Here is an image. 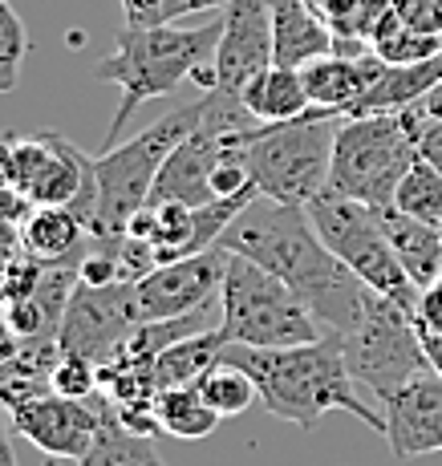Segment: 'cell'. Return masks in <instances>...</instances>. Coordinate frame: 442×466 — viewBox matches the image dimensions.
<instances>
[{"mask_svg":"<svg viewBox=\"0 0 442 466\" xmlns=\"http://www.w3.org/2000/svg\"><path fill=\"white\" fill-rule=\"evenodd\" d=\"M220 248L252 259L264 272H272L276 280H284L309 304L324 337L349 333L374 300V289L357 280L324 248V239L313 228L309 208H296V203H276L256 195L220 236Z\"/></svg>","mask_w":442,"mask_h":466,"instance_id":"6da1fadb","label":"cell"},{"mask_svg":"<svg viewBox=\"0 0 442 466\" xmlns=\"http://www.w3.org/2000/svg\"><path fill=\"white\" fill-rule=\"evenodd\" d=\"M223 361L240 365L256 381L260 406L276 422L313 430L329 414H354L362 426L385 434V414H374L357 398V381L345 365L337 337H321L293 349H243L228 345Z\"/></svg>","mask_w":442,"mask_h":466,"instance_id":"7a4b0ae2","label":"cell"},{"mask_svg":"<svg viewBox=\"0 0 442 466\" xmlns=\"http://www.w3.org/2000/svg\"><path fill=\"white\" fill-rule=\"evenodd\" d=\"M223 21L211 25H147V29H130L122 25V33L114 37V49L98 61L94 77L98 82H110L118 89V110H114L110 127H106L102 150L118 147V134L126 130L130 114L142 102H155V97L175 94L183 82H195L200 89L215 86V45H220Z\"/></svg>","mask_w":442,"mask_h":466,"instance_id":"3957f363","label":"cell"},{"mask_svg":"<svg viewBox=\"0 0 442 466\" xmlns=\"http://www.w3.org/2000/svg\"><path fill=\"white\" fill-rule=\"evenodd\" d=\"M200 122H203V97L162 114L139 138L118 142V147H110V150H98L94 155L98 211H94V231H89L94 244H114V239H122L126 223L142 208H150V191H155L162 163H167L170 150L200 127Z\"/></svg>","mask_w":442,"mask_h":466,"instance_id":"277c9868","label":"cell"},{"mask_svg":"<svg viewBox=\"0 0 442 466\" xmlns=\"http://www.w3.org/2000/svg\"><path fill=\"white\" fill-rule=\"evenodd\" d=\"M345 114L313 106L309 114L288 122H260L256 142L248 147L252 183L264 199L309 208L317 195L329 191L333 138Z\"/></svg>","mask_w":442,"mask_h":466,"instance_id":"5b68a950","label":"cell"},{"mask_svg":"<svg viewBox=\"0 0 442 466\" xmlns=\"http://www.w3.org/2000/svg\"><path fill=\"white\" fill-rule=\"evenodd\" d=\"M220 333L228 345L243 349H293L324 337L309 304L284 280H276L272 272H264L243 256H231L228 272H223Z\"/></svg>","mask_w":442,"mask_h":466,"instance_id":"8992f818","label":"cell"},{"mask_svg":"<svg viewBox=\"0 0 442 466\" xmlns=\"http://www.w3.org/2000/svg\"><path fill=\"white\" fill-rule=\"evenodd\" d=\"M418 163V142L402 114H365L341 118L333 138L329 191L341 199H357L365 208H394L398 183Z\"/></svg>","mask_w":442,"mask_h":466,"instance_id":"52a82bcc","label":"cell"},{"mask_svg":"<svg viewBox=\"0 0 442 466\" xmlns=\"http://www.w3.org/2000/svg\"><path fill=\"white\" fill-rule=\"evenodd\" d=\"M309 215H313L317 236L324 239V248H329L357 280L369 284L377 297L394 300L398 309H406L414 317L422 289L406 276L402 259L390 248V239H385V228H382V219H377L374 208L324 191L309 203Z\"/></svg>","mask_w":442,"mask_h":466,"instance_id":"ba28073f","label":"cell"},{"mask_svg":"<svg viewBox=\"0 0 442 466\" xmlns=\"http://www.w3.org/2000/svg\"><path fill=\"white\" fill-rule=\"evenodd\" d=\"M341 353L345 365L354 373L357 385L374 390V398L390 401L398 390H406L414 378L430 373L427 349H422V333L414 325V317L406 309H398L394 300L377 297L369 300V309L362 312L349 333H341Z\"/></svg>","mask_w":442,"mask_h":466,"instance_id":"9c48e42d","label":"cell"},{"mask_svg":"<svg viewBox=\"0 0 442 466\" xmlns=\"http://www.w3.org/2000/svg\"><path fill=\"white\" fill-rule=\"evenodd\" d=\"M16 163V187L33 199V208H74V215L94 231L98 211V183L94 158H86L61 134H8Z\"/></svg>","mask_w":442,"mask_h":466,"instance_id":"30bf717a","label":"cell"},{"mask_svg":"<svg viewBox=\"0 0 442 466\" xmlns=\"http://www.w3.org/2000/svg\"><path fill=\"white\" fill-rule=\"evenodd\" d=\"M142 325L139 297L134 284H110V289H86L77 284L74 300L61 320V353L86 357L102 370L106 361H114V353L126 345V337Z\"/></svg>","mask_w":442,"mask_h":466,"instance_id":"8fae6325","label":"cell"},{"mask_svg":"<svg viewBox=\"0 0 442 466\" xmlns=\"http://www.w3.org/2000/svg\"><path fill=\"white\" fill-rule=\"evenodd\" d=\"M102 393V390H98ZM98 393L94 398H66L49 385V390H37L29 398L13 401L5 410L13 430L33 442L41 454H57V459H86L89 446H94V434H98Z\"/></svg>","mask_w":442,"mask_h":466,"instance_id":"7c38bea8","label":"cell"},{"mask_svg":"<svg viewBox=\"0 0 442 466\" xmlns=\"http://www.w3.org/2000/svg\"><path fill=\"white\" fill-rule=\"evenodd\" d=\"M223 33L215 45V86L223 94H240L256 74L276 66V41H272V5L268 0H231L220 13Z\"/></svg>","mask_w":442,"mask_h":466,"instance_id":"4fadbf2b","label":"cell"},{"mask_svg":"<svg viewBox=\"0 0 442 466\" xmlns=\"http://www.w3.org/2000/svg\"><path fill=\"white\" fill-rule=\"evenodd\" d=\"M231 252H223L220 244L211 252L175 259V264H162L147 280L134 284V297H139V312L142 325L147 320H170L183 317V312L203 309L207 300L220 297L223 289V272H228Z\"/></svg>","mask_w":442,"mask_h":466,"instance_id":"5bb4252c","label":"cell"},{"mask_svg":"<svg viewBox=\"0 0 442 466\" xmlns=\"http://www.w3.org/2000/svg\"><path fill=\"white\" fill-rule=\"evenodd\" d=\"M382 414L394 459H422L442 451V378L435 370L394 393Z\"/></svg>","mask_w":442,"mask_h":466,"instance_id":"9a60e30c","label":"cell"},{"mask_svg":"<svg viewBox=\"0 0 442 466\" xmlns=\"http://www.w3.org/2000/svg\"><path fill=\"white\" fill-rule=\"evenodd\" d=\"M385 61L377 57L374 49L362 53V57H345V53H329V57H317L301 69L304 89H309V102L321 106V110H337L349 114V106L374 86L377 69Z\"/></svg>","mask_w":442,"mask_h":466,"instance_id":"2e32d148","label":"cell"},{"mask_svg":"<svg viewBox=\"0 0 442 466\" xmlns=\"http://www.w3.org/2000/svg\"><path fill=\"white\" fill-rule=\"evenodd\" d=\"M272 5V41H276V66L304 69L309 61L329 57L337 37L333 29L313 13L304 0H268Z\"/></svg>","mask_w":442,"mask_h":466,"instance_id":"e0dca14e","label":"cell"},{"mask_svg":"<svg viewBox=\"0 0 442 466\" xmlns=\"http://www.w3.org/2000/svg\"><path fill=\"white\" fill-rule=\"evenodd\" d=\"M442 82V53L418 66H382L374 77V86L349 106L345 118H365V114H402L410 106H418Z\"/></svg>","mask_w":442,"mask_h":466,"instance_id":"ac0fdd59","label":"cell"},{"mask_svg":"<svg viewBox=\"0 0 442 466\" xmlns=\"http://www.w3.org/2000/svg\"><path fill=\"white\" fill-rule=\"evenodd\" d=\"M377 219H382L385 239H390V248L398 252L406 276H410L418 289L442 280V228L410 219V215H402L398 208H382Z\"/></svg>","mask_w":442,"mask_h":466,"instance_id":"d6986e66","label":"cell"},{"mask_svg":"<svg viewBox=\"0 0 442 466\" xmlns=\"http://www.w3.org/2000/svg\"><path fill=\"white\" fill-rule=\"evenodd\" d=\"M240 102L256 122H288L313 110L301 69H284V66H268L264 74L252 77L240 89Z\"/></svg>","mask_w":442,"mask_h":466,"instance_id":"ffe728a7","label":"cell"},{"mask_svg":"<svg viewBox=\"0 0 442 466\" xmlns=\"http://www.w3.org/2000/svg\"><path fill=\"white\" fill-rule=\"evenodd\" d=\"M98 410H102L98 434H94L89 454L81 459V466H167L162 454L155 451V438L134 434L118 418V410H114V401L106 393H98Z\"/></svg>","mask_w":442,"mask_h":466,"instance_id":"44dd1931","label":"cell"},{"mask_svg":"<svg viewBox=\"0 0 442 466\" xmlns=\"http://www.w3.org/2000/svg\"><path fill=\"white\" fill-rule=\"evenodd\" d=\"M223 353H228V340H223L220 325L203 329V333H195V337L175 340V345L162 349V353L155 357V385H159V393L170 390V385H195L207 370H211V365L223 361Z\"/></svg>","mask_w":442,"mask_h":466,"instance_id":"7402d4cb","label":"cell"},{"mask_svg":"<svg viewBox=\"0 0 442 466\" xmlns=\"http://www.w3.org/2000/svg\"><path fill=\"white\" fill-rule=\"evenodd\" d=\"M81 239H89V231L74 215V208H33V215L21 223L25 252L41 264L81 252Z\"/></svg>","mask_w":442,"mask_h":466,"instance_id":"603a6c76","label":"cell"},{"mask_svg":"<svg viewBox=\"0 0 442 466\" xmlns=\"http://www.w3.org/2000/svg\"><path fill=\"white\" fill-rule=\"evenodd\" d=\"M155 418L159 430L170 438H183V442H200V438H211V430L223 422L207 398L200 393V385H170L155 398Z\"/></svg>","mask_w":442,"mask_h":466,"instance_id":"cb8c5ba5","label":"cell"},{"mask_svg":"<svg viewBox=\"0 0 442 466\" xmlns=\"http://www.w3.org/2000/svg\"><path fill=\"white\" fill-rule=\"evenodd\" d=\"M195 385H200V393L207 398V406H211L220 418H240L243 410H248L252 401L260 398L256 381H252L248 373H243L240 365H231V361L211 365V370H207Z\"/></svg>","mask_w":442,"mask_h":466,"instance_id":"d4e9b609","label":"cell"},{"mask_svg":"<svg viewBox=\"0 0 442 466\" xmlns=\"http://www.w3.org/2000/svg\"><path fill=\"white\" fill-rule=\"evenodd\" d=\"M394 208H398L402 215H410V219H422V223H435V228H442V175L422 155H418V163L406 170V178L398 183Z\"/></svg>","mask_w":442,"mask_h":466,"instance_id":"484cf974","label":"cell"},{"mask_svg":"<svg viewBox=\"0 0 442 466\" xmlns=\"http://www.w3.org/2000/svg\"><path fill=\"white\" fill-rule=\"evenodd\" d=\"M29 57V33L13 0H0V94H13Z\"/></svg>","mask_w":442,"mask_h":466,"instance_id":"4316f807","label":"cell"},{"mask_svg":"<svg viewBox=\"0 0 442 466\" xmlns=\"http://www.w3.org/2000/svg\"><path fill=\"white\" fill-rule=\"evenodd\" d=\"M374 53L385 61V66H418V61H430L442 53V37H427V33H414V29H402L390 33L385 41L374 45Z\"/></svg>","mask_w":442,"mask_h":466,"instance_id":"83f0119b","label":"cell"},{"mask_svg":"<svg viewBox=\"0 0 442 466\" xmlns=\"http://www.w3.org/2000/svg\"><path fill=\"white\" fill-rule=\"evenodd\" d=\"M49 381H53V390L66 393V398H94V393L102 390V370H98L94 361H86V357L61 353V361L53 365Z\"/></svg>","mask_w":442,"mask_h":466,"instance_id":"f1b7e54d","label":"cell"},{"mask_svg":"<svg viewBox=\"0 0 442 466\" xmlns=\"http://www.w3.org/2000/svg\"><path fill=\"white\" fill-rule=\"evenodd\" d=\"M402 118H406V127H410L414 134V142H418V155L427 158L430 167L442 175V122L435 118H427V114L418 110V106H410V110H402Z\"/></svg>","mask_w":442,"mask_h":466,"instance_id":"f546056e","label":"cell"},{"mask_svg":"<svg viewBox=\"0 0 442 466\" xmlns=\"http://www.w3.org/2000/svg\"><path fill=\"white\" fill-rule=\"evenodd\" d=\"M390 5L402 16L406 29L427 33V37H442V0H390Z\"/></svg>","mask_w":442,"mask_h":466,"instance_id":"4dcf8cb0","label":"cell"},{"mask_svg":"<svg viewBox=\"0 0 442 466\" xmlns=\"http://www.w3.org/2000/svg\"><path fill=\"white\" fill-rule=\"evenodd\" d=\"M414 325L422 333H442V280L427 284L418 292V309H414Z\"/></svg>","mask_w":442,"mask_h":466,"instance_id":"1f68e13d","label":"cell"},{"mask_svg":"<svg viewBox=\"0 0 442 466\" xmlns=\"http://www.w3.org/2000/svg\"><path fill=\"white\" fill-rule=\"evenodd\" d=\"M231 0H162V25H175L195 13H223Z\"/></svg>","mask_w":442,"mask_h":466,"instance_id":"d6a6232c","label":"cell"},{"mask_svg":"<svg viewBox=\"0 0 442 466\" xmlns=\"http://www.w3.org/2000/svg\"><path fill=\"white\" fill-rule=\"evenodd\" d=\"M29 215H33V199L21 187H0V223H16L21 228Z\"/></svg>","mask_w":442,"mask_h":466,"instance_id":"836d02e7","label":"cell"},{"mask_svg":"<svg viewBox=\"0 0 442 466\" xmlns=\"http://www.w3.org/2000/svg\"><path fill=\"white\" fill-rule=\"evenodd\" d=\"M122 16L130 29H147V25H162V0H118Z\"/></svg>","mask_w":442,"mask_h":466,"instance_id":"e575fe53","label":"cell"},{"mask_svg":"<svg viewBox=\"0 0 442 466\" xmlns=\"http://www.w3.org/2000/svg\"><path fill=\"white\" fill-rule=\"evenodd\" d=\"M0 187H16V163L8 138H0Z\"/></svg>","mask_w":442,"mask_h":466,"instance_id":"d590c367","label":"cell"},{"mask_svg":"<svg viewBox=\"0 0 442 466\" xmlns=\"http://www.w3.org/2000/svg\"><path fill=\"white\" fill-rule=\"evenodd\" d=\"M418 333H422V329H418ZM422 349H427L430 370L442 378V333H422Z\"/></svg>","mask_w":442,"mask_h":466,"instance_id":"8d00e7d4","label":"cell"},{"mask_svg":"<svg viewBox=\"0 0 442 466\" xmlns=\"http://www.w3.org/2000/svg\"><path fill=\"white\" fill-rule=\"evenodd\" d=\"M16 353H21V337H16L13 329H8L5 320H0V365H8Z\"/></svg>","mask_w":442,"mask_h":466,"instance_id":"74e56055","label":"cell"},{"mask_svg":"<svg viewBox=\"0 0 442 466\" xmlns=\"http://www.w3.org/2000/svg\"><path fill=\"white\" fill-rule=\"evenodd\" d=\"M418 110H422V114H427V118H435V122H442V82H438L435 89H430V94H427V97H422V102H418Z\"/></svg>","mask_w":442,"mask_h":466,"instance_id":"f35d334b","label":"cell"},{"mask_svg":"<svg viewBox=\"0 0 442 466\" xmlns=\"http://www.w3.org/2000/svg\"><path fill=\"white\" fill-rule=\"evenodd\" d=\"M0 466H16V451L8 442V426H5V410H0Z\"/></svg>","mask_w":442,"mask_h":466,"instance_id":"ab89813d","label":"cell"},{"mask_svg":"<svg viewBox=\"0 0 442 466\" xmlns=\"http://www.w3.org/2000/svg\"><path fill=\"white\" fill-rule=\"evenodd\" d=\"M41 466H81V462L77 459H57V454H45Z\"/></svg>","mask_w":442,"mask_h":466,"instance_id":"60d3db41","label":"cell"}]
</instances>
